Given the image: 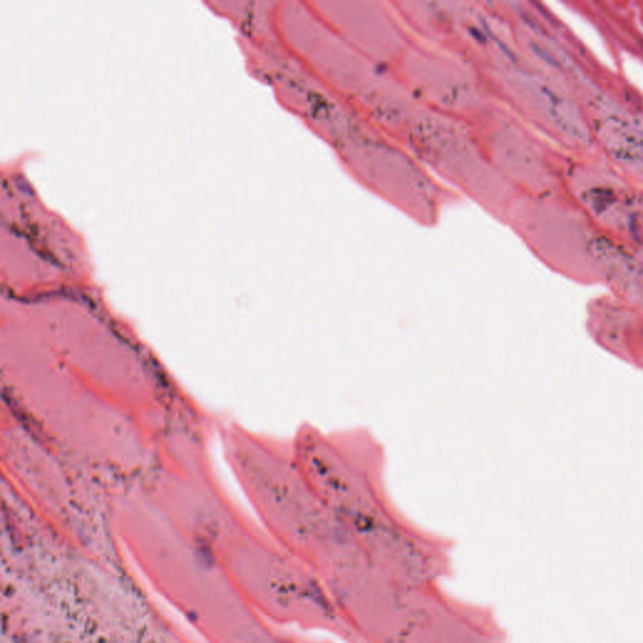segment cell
Segmentation results:
<instances>
[{
    "instance_id": "6da1fadb",
    "label": "cell",
    "mask_w": 643,
    "mask_h": 643,
    "mask_svg": "<svg viewBox=\"0 0 643 643\" xmlns=\"http://www.w3.org/2000/svg\"><path fill=\"white\" fill-rule=\"evenodd\" d=\"M294 456L363 551L414 556L429 533L402 514L387 484V453L367 427L299 431Z\"/></svg>"
}]
</instances>
